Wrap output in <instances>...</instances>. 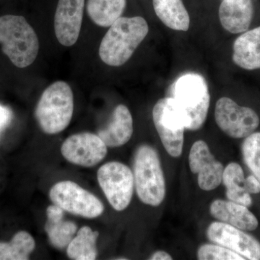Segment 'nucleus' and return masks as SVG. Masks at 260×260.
<instances>
[{
  "label": "nucleus",
  "instance_id": "nucleus-1",
  "mask_svg": "<svg viewBox=\"0 0 260 260\" xmlns=\"http://www.w3.org/2000/svg\"><path fill=\"white\" fill-rule=\"evenodd\" d=\"M109 27L101 43L99 56L109 66H121L148 35V24L143 17H120Z\"/></svg>",
  "mask_w": 260,
  "mask_h": 260
},
{
  "label": "nucleus",
  "instance_id": "nucleus-2",
  "mask_svg": "<svg viewBox=\"0 0 260 260\" xmlns=\"http://www.w3.org/2000/svg\"><path fill=\"white\" fill-rule=\"evenodd\" d=\"M2 50L15 66L25 68L37 59L39 39L25 18L6 15L0 17Z\"/></svg>",
  "mask_w": 260,
  "mask_h": 260
},
{
  "label": "nucleus",
  "instance_id": "nucleus-3",
  "mask_svg": "<svg viewBox=\"0 0 260 260\" xmlns=\"http://www.w3.org/2000/svg\"><path fill=\"white\" fill-rule=\"evenodd\" d=\"M74 112L73 90L66 82L56 81L43 92L35 115L43 132L61 133L69 125Z\"/></svg>",
  "mask_w": 260,
  "mask_h": 260
},
{
  "label": "nucleus",
  "instance_id": "nucleus-4",
  "mask_svg": "<svg viewBox=\"0 0 260 260\" xmlns=\"http://www.w3.org/2000/svg\"><path fill=\"white\" fill-rule=\"evenodd\" d=\"M185 114L186 129L196 131L204 124L209 110L210 95L204 77L186 73L173 84L172 96Z\"/></svg>",
  "mask_w": 260,
  "mask_h": 260
},
{
  "label": "nucleus",
  "instance_id": "nucleus-5",
  "mask_svg": "<svg viewBox=\"0 0 260 260\" xmlns=\"http://www.w3.org/2000/svg\"><path fill=\"white\" fill-rule=\"evenodd\" d=\"M134 180L137 194L145 204L159 206L166 197V181L156 150L148 145L135 153Z\"/></svg>",
  "mask_w": 260,
  "mask_h": 260
},
{
  "label": "nucleus",
  "instance_id": "nucleus-6",
  "mask_svg": "<svg viewBox=\"0 0 260 260\" xmlns=\"http://www.w3.org/2000/svg\"><path fill=\"white\" fill-rule=\"evenodd\" d=\"M153 119L154 125L167 153L174 158L180 156L187 120L185 114L172 97L164 98L158 101L154 106Z\"/></svg>",
  "mask_w": 260,
  "mask_h": 260
},
{
  "label": "nucleus",
  "instance_id": "nucleus-7",
  "mask_svg": "<svg viewBox=\"0 0 260 260\" xmlns=\"http://www.w3.org/2000/svg\"><path fill=\"white\" fill-rule=\"evenodd\" d=\"M98 181L106 198L116 211L125 210L133 198L134 175L125 164L107 162L99 169Z\"/></svg>",
  "mask_w": 260,
  "mask_h": 260
},
{
  "label": "nucleus",
  "instance_id": "nucleus-8",
  "mask_svg": "<svg viewBox=\"0 0 260 260\" xmlns=\"http://www.w3.org/2000/svg\"><path fill=\"white\" fill-rule=\"evenodd\" d=\"M49 197L64 211L83 218H97L104 211L100 200L73 181L56 183L51 188Z\"/></svg>",
  "mask_w": 260,
  "mask_h": 260
},
{
  "label": "nucleus",
  "instance_id": "nucleus-9",
  "mask_svg": "<svg viewBox=\"0 0 260 260\" xmlns=\"http://www.w3.org/2000/svg\"><path fill=\"white\" fill-rule=\"evenodd\" d=\"M215 119L224 133L232 138H244L257 129L259 118L249 107H241L232 99L223 97L215 105Z\"/></svg>",
  "mask_w": 260,
  "mask_h": 260
},
{
  "label": "nucleus",
  "instance_id": "nucleus-10",
  "mask_svg": "<svg viewBox=\"0 0 260 260\" xmlns=\"http://www.w3.org/2000/svg\"><path fill=\"white\" fill-rule=\"evenodd\" d=\"M107 145L98 135L81 133L71 135L61 145L67 160L83 167H95L107 154Z\"/></svg>",
  "mask_w": 260,
  "mask_h": 260
},
{
  "label": "nucleus",
  "instance_id": "nucleus-11",
  "mask_svg": "<svg viewBox=\"0 0 260 260\" xmlns=\"http://www.w3.org/2000/svg\"><path fill=\"white\" fill-rule=\"evenodd\" d=\"M207 237L242 255L245 259H260V242L242 229L220 221L213 222L207 229Z\"/></svg>",
  "mask_w": 260,
  "mask_h": 260
},
{
  "label": "nucleus",
  "instance_id": "nucleus-12",
  "mask_svg": "<svg viewBox=\"0 0 260 260\" xmlns=\"http://www.w3.org/2000/svg\"><path fill=\"white\" fill-rule=\"evenodd\" d=\"M189 165L191 172L198 174V184L203 190H213L221 184L223 165L215 159L203 140H198L191 146Z\"/></svg>",
  "mask_w": 260,
  "mask_h": 260
},
{
  "label": "nucleus",
  "instance_id": "nucleus-13",
  "mask_svg": "<svg viewBox=\"0 0 260 260\" xmlns=\"http://www.w3.org/2000/svg\"><path fill=\"white\" fill-rule=\"evenodd\" d=\"M85 0H59L54 16V31L61 45L71 47L79 38Z\"/></svg>",
  "mask_w": 260,
  "mask_h": 260
},
{
  "label": "nucleus",
  "instance_id": "nucleus-14",
  "mask_svg": "<svg viewBox=\"0 0 260 260\" xmlns=\"http://www.w3.org/2000/svg\"><path fill=\"white\" fill-rule=\"evenodd\" d=\"M210 213L218 221L243 231L251 232L256 230L259 225L257 218L248 209V207L231 200H214L210 205Z\"/></svg>",
  "mask_w": 260,
  "mask_h": 260
},
{
  "label": "nucleus",
  "instance_id": "nucleus-15",
  "mask_svg": "<svg viewBox=\"0 0 260 260\" xmlns=\"http://www.w3.org/2000/svg\"><path fill=\"white\" fill-rule=\"evenodd\" d=\"M254 15L251 0H223L219 8V18L227 31L237 34L250 26Z\"/></svg>",
  "mask_w": 260,
  "mask_h": 260
},
{
  "label": "nucleus",
  "instance_id": "nucleus-16",
  "mask_svg": "<svg viewBox=\"0 0 260 260\" xmlns=\"http://www.w3.org/2000/svg\"><path fill=\"white\" fill-rule=\"evenodd\" d=\"M133 134V119L126 106H117L113 112L112 120L98 133L107 147L118 148L131 139Z\"/></svg>",
  "mask_w": 260,
  "mask_h": 260
},
{
  "label": "nucleus",
  "instance_id": "nucleus-17",
  "mask_svg": "<svg viewBox=\"0 0 260 260\" xmlns=\"http://www.w3.org/2000/svg\"><path fill=\"white\" fill-rule=\"evenodd\" d=\"M233 61L247 70L260 69V26L246 31L236 39Z\"/></svg>",
  "mask_w": 260,
  "mask_h": 260
},
{
  "label": "nucleus",
  "instance_id": "nucleus-18",
  "mask_svg": "<svg viewBox=\"0 0 260 260\" xmlns=\"http://www.w3.org/2000/svg\"><path fill=\"white\" fill-rule=\"evenodd\" d=\"M45 231L49 241L56 249L68 247L77 232L76 224L64 218V210L57 205H50L47 210Z\"/></svg>",
  "mask_w": 260,
  "mask_h": 260
},
{
  "label": "nucleus",
  "instance_id": "nucleus-19",
  "mask_svg": "<svg viewBox=\"0 0 260 260\" xmlns=\"http://www.w3.org/2000/svg\"><path fill=\"white\" fill-rule=\"evenodd\" d=\"M155 14L164 25L175 30L186 31L190 18L182 0H153Z\"/></svg>",
  "mask_w": 260,
  "mask_h": 260
},
{
  "label": "nucleus",
  "instance_id": "nucleus-20",
  "mask_svg": "<svg viewBox=\"0 0 260 260\" xmlns=\"http://www.w3.org/2000/svg\"><path fill=\"white\" fill-rule=\"evenodd\" d=\"M244 171L237 162H230L224 168L222 183L226 188L228 200L246 207L252 204L251 194L246 190Z\"/></svg>",
  "mask_w": 260,
  "mask_h": 260
},
{
  "label": "nucleus",
  "instance_id": "nucleus-21",
  "mask_svg": "<svg viewBox=\"0 0 260 260\" xmlns=\"http://www.w3.org/2000/svg\"><path fill=\"white\" fill-rule=\"evenodd\" d=\"M125 7L126 0H88L87 11L94 23L109 27L120 18Z\"/></svg>",
  "mask_w": 260,
  "mask_h": 260
},
{
  "label": "nucleus",
  "instance_id": "nucleus-22",
  "mask_svg": "<svg viewBox=\"0 0 260 260\" xmlns=\"http://www.w3.org/2000/svg\"><path fill=\"white\" fill-rule=\"evenodd\" d=\"M98 237L99 232H93L88 226L81 228L68 244V256L70 259L75 260L96 259Z\"/></svg>",
  "mask_w": 260,
  "mask_h": 260
},
{
  "label": "nucleus",
  "instance_id": "nucleus-23",
  "mask_svg": "<svg viewBox=\"0 0 260 260\" xmlns=\"http://www.w3.org/2000/svg\"><path fill=\"white\" fill-rule=\"evenodd\" d=\"M35 247V241L30 234L17 233L9 243H0V260L28 259Z\"/></svg>",
  "mask_w": 260,
  "mask_h": 260
},
{
  "label": "nucleus",
  "instance_id": "nucleus-24",
  "mask_svg": "<svg viewBox=\"0 0 260 260\" xmlns=\"http://www.w3.org/2000/svg\"><path fill=\"white\" fill-rule=\"evenodd\" d=\"M242 151L244 162L260 182V133H253L245 138Z\"/></svg>",
  "mask_w": 260,
  "mask_h": 260
},
{
  "label": "nucleus",
  "instance_id": "nucleus-25",
  "mask_svg": "<svg viewBox=\"0 0 260 260\" xmlns=\"http://www.w3.org/2000/svg\"><path fill=\"white\" fill-rule=\"evenodd\" d=\"M200 260H244L245 258L218 244H206L200 246L198 250Z\"/></svg>",
  "mask_w": 260,
  "mask_h": 260
},
{
  "label": "nucleus",
  "instance_id": "nucleus-26",
  "mask_svg": "<svg viewBox=\"0 0 260 260\" xmlns=\"http://www.w3.org/2000/svg\"><path fill=\"white\" fill-rule=\"evenodd\" d=\"M13 113L9 108L0 104V134L11 122Z\"/></svg>",
  "mask_w": 260,
  "mask_h": 260
},
{
  "label": "nucleus",
  "instance_id": "nucleus-27",
  "mask_svg": "<svg viewBox=\"0 0 260 260\" xmlns=\"http://www.w3.org/2000/svg\"><path fill=\"white\" fill-rule=\"evenodd\" d=\"M246 190L249 194H258L260 192V182L254 175H250L245 179L244 183Z\"/></svg>",
  "mask_w": 260,
  "mask_h": 260
},
{
  "label": "nucleus",
  "instance_id": "nucleus-28",
  "mask_svg": "<svg viewBox=\"0 0 260 260\" xmlns=\"http://www.w3.org/2000/svg\"><path fill=\"white\" fill-rule=\"evenodd\" d=\"M150 260H172V256L165 251H155V253L149 258Z\"/></svg>",
  "mask_w": 260,
  "mask_h": 260
}]
</instances>
